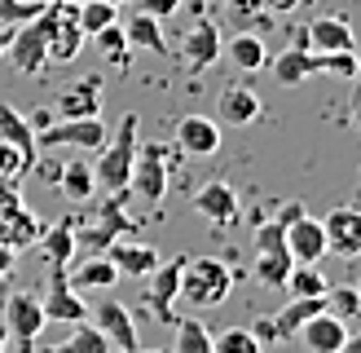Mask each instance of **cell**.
<instances>
[{
	"label": "cell",
	"instance_id": "obj_1",
	"mask_svg": "<svg viewBox=\"0 0 361 353\" xmlns=\"http://www.w3.org/2000/svg\"><path fill=\"white\" fill-rule=\"evenodd\" d=\"M137 111H128L119 119L115 137H106V146L97 150V164H93V176H97V190L106 194H123L128 190V176H133V159H137Z\"/></svg>",
	"mask_w": 361,
	"mask_h": 353
},
{
	"label": "cell",
	"instance_id": "obj_2",
	"mask_svg": "<svg viewBox=\"0 0 361 353\" xmlns=\"http://www.w3.org/2000/svg\"><path fill=\"white\" fill-rule=\"evenodd\" d=\"M58 18H62V5H44L35 18H27V23L13 27V40H9L5 58L13 62L18 76H44V66H49V31H53Z\"/></svg>",
	"mask_w": 361,
	"mask_h": 353
},
{
	"label": "cell",
	"instance_id": "obj_3",
	"mask_svg": "<svg viewBox=\"0 0 361 353\" xmlns=\"http://www.w3.org/2000/svg\"><path fill=\"white\" fill-rule=\"evenodd\" d=\"M229 287H233V270L216 256H194V261H185V270H180V296H185L194 309L225 305Z\"/></svg>",
	"mask_w": 361,
	"mask_h": 353
},
{
	"label": "cell",
	"instance_id": "obj_4",
	"mask_svg": "<svg viewBox=\"0 0 361 353\" xmlns=\"http://www.w3.org/2000/svg\"><path fill=\"white\" fill-rule=\"evenodd\" d=\"M168 150L159 146V141H146V146H137V159H133V176H128V194H137L141 203H164L168 194Z\"/></svg>",
	"mask_w": 361,
	"mask_h": 353
},
{
	"label": "cell",
	"instance_id": "obj_5",
	"mask_svg": "<svg viewBox=\"0 0 361 353\" xmlns=\"http://www.w3.org/2000/svg\"><path fill=\"white\" fill-rule=\"evenodd\" d=\"M106 124L102 115H88V119H53L35 133V150H58V146H75V150H102L106 146Z\"/></svg>",
	"mask_w": 361,
	"mask_h": 353
},
{
	"label": "cell",
	"instance_id": "obj_6",
	"mask_svg": "<svg viewBox=\"0 0 361 353\" xmlns=\"http://www.w3.org/2000/svg\"><path fill=\"white\" fill-rule=\"evenodd\" d=\"M0 323H5V331H9L23 349H31V345H35V335L49 327V318H44L40 296H31V292H13V296L5 300V318H0Z\"/></svg>",
	"mask_w": 361,
	"mask_h": 353
},
{
	"label": "cell",
	"instance_id": "obj_7",
	"mask_svg": "<svg viewBox=\"0 0 361 353\" xmlns=\"http://www.w3.org/2000/svg\"><path fill=\"white\" fill-rule=\"evenodd\" d=\"M322 229H326V252H335L339 261H357L361 256V208L339 203L322 217Z\"/></svg>",
	"mask_w": 361,
	"mask_h": 353
},
{
	"label": "cell",
	"instance_id": "obj_8",
	"mask_svg": "<svg viewBox=\"0 0 361 353\" xmlns=\"http://www.w3.org/2000/svg\"><path fill=\"white\" fill-rule=\"evenodd\" d=\"M180 270H185V261H159L154 265V274H150V282H146V305L150 313H154V323H176V313H172V300L180 296Z\"/></svg>",
	"mask_w": 361,
	"mask_h": 353
},
{
	"label": "cell",
	"instance_id": "obj_9",
	"mask_svg": "<svg viewBox=\"0 0 361 353\" xmlns=\"http://www.w3.org/2000/svg\"><path fill=\"white\" fill-rule=\"evenodd\" d=\"M194 212L203 221H212L216 229H233V225H238V212H243L238 190H233L229 181H207L203 190L194 194Z\"/></svg>",
	"mask_w": 361,
	"mask_h": 353
},
{
	"label": "cell",
	"instance_id": "obj_10",
	"mask_svg": "<svg viewBox=\"0 0 361 353\" xmlns=\"http://www.w3.org/2000/svg\"><path fill=\"white\" fill-rule=\"evenodd\" d=\"M88 318H93V327L111 340V349H119V353H137L141 349L137 345V323H133L128 305H119V300H102Z\"/></svg>",
	"mask_w": 361,
	"mask_h": 353
},
{
	"label": "cell",
	"instance_id": "obj_11",
	"mask_svg": "<svg viewBox=\"0 0 361 353\" xmlns=\"http://www.w3.org/2000/svg\"><path fill=\"white\" fill-rule=\"evenodd\" d=\"M40 305H44V318H49V323H84V318H88L84 296L66 282V274H62V270H53L49 292H44Z\"/></svg>",
	"mask_w": 361,
	"mask_h": 353
},
{
	"label": "cell",
	"instance_id": "obj_12",
	"mask_svg": "<svg viewBox=\"0 0 361 353\" xmlns=\"http://www.w3.org/2000/svg\"><path fill=\"white\" fill-rule=\"evenodd\" d=\"M300 340L309 353H344V340H348V327H344V318L331 313V309H322L313 313L309 323L300 327Z\"/></svg>",
	"mask_w": 361,
	"mask_h": 353
},
{
	"label": "cell",
	"instance_id": "obj_13",
	"mask_svg": "<svg viewBox=\"0 0 361 353\" xmlns=\"http://www.w3.org/2000/svg\"><path fill=\"white\" fill-rule=\"evenodd\" d=\"M176 146L185 155H198V159L216 155L221 150V124L207 115H180L176 119Z\"/></svg>",
	"mask_w": 361,
	"mask_h": 353
},
{
	"label": "cell",
	"instance_id": "obj_14",
	"mask_svg": "<svg viewBox=\"0 0 361 353\" xmlns=\"http://www.w3.org/2000/svg\"><path fill=\"white\" fill-rule=\"evenodd\" d=\"M286 252L295 256V265H317L326 256V229H322V221L304 212L295 225H286Z\"/></svg>",
	"mask_w": 361,
	"mask_h": 353
},
{
	"label": "cell",
	"instance_id": "obj_15",
	"mask_svg": "<svg viewBox=\"0 0 361 353\" xmlns=\"http://www.w3.org/2000/svg\"><path fill=\"white\" fill-rule=\"evenodd\" d=\"M58 119H88V115H102V76H84L71 88L58 93Z\"/></svg>",
	"mask_w": 361,
	"mask_h": 353
},
{
	"label": "cell",
	"instance_id": "obj_16",
	"mask_svg": "<svg viewBox=\"0 0 361 353\" xmlns=\"http://www.w3.org/2000/svg\"><path fill=\"white\" fill-rule=\"evenodd\" d=\"M106 256H111V265L119 270V278L123 274L128 278H150L154 265H159V252L150 243H141V239H115L111 247H106Z\"/></svg>",
	"mask_w": 361,
	"mask_h": 353
},
{
	"label": "cell",
	"instance_id": "obj_17",
	"mask_svg": "<svg viewBox=\"0 0 361 353\" xmlns=\"http://www.w3.org/2000/svg\"><path fill=\"white\" fill-rule=\"evenodd\" d=\"M221 31H216V23H194L185 31V40H180V62H185L190 71H207L216 58H221Z\"/></svg>",
	"mask_w": 361,
	"mask_h": 353
},
{
	"label": "cell",
	"instance_id": "obj_18",
	"mask_svg": "<svg viewBox=\"0 0 361 353\" xmlns=\"http://www.w3.org/2000/svg\"><path fill=\"white\" fill-rule=\"evenodd\" d=\"M309 76H317V53H313L309 40L300 35L291 49H282L278 58H274V80H278L282 88H295V84H304Z\"/></svg>",
	"mask_w": 361,
	"mask_h": 353
},
{
	"label": "cell",
	"instance_id": "obj_19",
	"mask_svg": "<svg viewBox=\"0 0 361 353\" xmlns=\"http://www.w3.org/2000/svg\"><path fill=\"white\" fill-rule=\"evenodd\" d=\"M264 111V102L251 93L247 84H229L221 102H216V115H221V124H233V128H247V124H256Z\"/></svg>",
	"mask_w": 361,
	"mask_h": 353
},
{
	"label": "cell",
	"instance_id": "obj_20",
	"mask_svg": "<svg viewBox=\"0 0 361 353\" xmlns=\"http://www.w3.org/2000/svg\"><path fill=\"white\" fill-rule=\"evenodd\" d=\"M304 40H309L313 53H339V49H357V31L344 18H313Z\"/></svg>",
	"mask_w": 361,
	"mask_h": 353
},
{
	"label": "cell",
	"instance_id": "obj_21",
	"mask_svg": "<svg viewBox=\"0 0 361 353\" xmlns=\"http://www.w3.org/2000/svg\"><path fill=\"white\" fill-rule=\"evenodd\" d=\"M322 309H331L326 296H291V305H286L282 313H269V318H274L278 340H291V335H300V327L309 323L313 313H322Z\"/></svg>",
	"mask_w": 361,
	"mask_h": 353
},
{
	"label": "cell",
	"instance_id": "obj_22",
	"mask_svg": "<svg viewBox=\"0 0 361 353\" xmlns=\"http://www.w3.org/2000/svg\"><path fill=\"white\" fill-rule=\"evenodd\" d=\"M66 282L75 292H106V287L119 282V270L111 265V256H88V261H80L75 270L66 274Z\"/></svg>",
	"mask_w": 361,
	"mask_h": 353
},
{
	"label": "cell",
	"instance_id": "obj_23",
	"mask_svg": "<svg viewBox=\"0 0 361 353\" xmlns=\"http://www.w3.org/2000/svg\"><path fill=\"white\" fill-rule=\"evenodd\" d=\"M0 141H9V146H18L23 150V159L35 168V128L27 124V115H18V106H9V102H0Z\"/></svg>",
	"mask_w": 361,
	"mask_h": 353
},
{
	"label": "cell",
	"instance_id": "obj_24",
	"mask_svg": "<svg viewBox=\"0 0 361 353\" xmlns=\"http://www.w3.org/2000/svg\"><path fill=\"white\" fill-rule=\"evenodd\" d=\"M123 35H128V44L133 49H146V53H159L164 58L168 53V40H164V27H159V18H150V13H133L128 23H123Z\"/></svg>",
	"mask_w": 361,
	"mask_h": 353
},
{
	"label": "cell",
	"instance_id": "obj_25",
	"mask_svg": "<svg viewBox=\"0 0 361 353\" xmlns=\"http://www.w3.org/2000/svg\"><path fill=\"white\" fill-rule=\"evenodd\" d=\"M84 40H88V35L80 31V23L62 13L58 23H53V31H49V62H71L84 49Z\"/></svg>",
	"mask_w": 361,
	"mask_h": 353
},
{
	"label": "cell",
	"instance_id": "obj_26",
	"mask_svg": "<svg viewBox=\"0 0 361 353\" xmlns=\"http://www.w3.org/2000/svg\"><path fill=\"white\" fill-rule=\"evenodd\" d=\"M58 186L71 203H84V199H93V190H97V176H93V164H84V159H71V164L58 168Z\"/></svg>",
	"mask_w": 361,
	"mask_h": 353
},
{
	"label": "cell",
	"instance_id": "obj_27",
	"mask_svg": "<svg viewBox=\"0 0 361 353\" xmlns=\"http://www.w3.org/2000/svg\"><path fill=\"white\" fill-rule=\"evenodd\" d=\"M40 256L53 265V270H66V261L75 256V225L58 221L53 229H44V234H40Z\"/></svg>",
	"mask_w": 361,
	"mask_h": 353
},
{
	"label": "cell",
	"instance_id": "obj_28",
	"mask_svg": "<svg viewBox=\"0 0 361 353\" xmlns=\"http://www.w3.org/2000/svg\"><path fill=\"white\" fill-rule=\"evenodd\" d=\"M221 53H229V62L238 66V71H260V66L269 62V53H264V40H260L256 31H247V27H243L238 35H233V40H229Z\"/></svg>",
	"mask_w": 361,
	"mask_h": 353
},
{
	"label": "cell",
	"instance_id": "obj_29",
	"mask_svg": "<svg viewBox=\"0 0 361 353\" xmlns=\"http://www.w3.org/2000/svg\"><path fill=\"white\" fill-rule=\"evenodd\" d=\"M44 353H111V340H106V335L84 318V323H71V335L62 345H53Z\"/></svg>",
	"mask_w": 361,
	"mask_h": 353
},
{
	"label": "cell",
	"instance_id": "obj_30",
	"mask_svg": "<svg viewBox=\"0 0 361 353\" xmlns=\"http://www.w3.org/2000/svg\"><path fill=\"white\" fill-rule=\"evenodd\" d=\"M291 270H295L291 252H256V265H251V274H256L260 287H286Z\"/></svg>",
	"mask_w": 361,
	"mask_h": 353
},
{
	"label": "cell",
	"instance_id": "obj_31",
	"mask_svg": "<svg viewBox=\"0 0 361 353\" xmlns=\"http://www.w3.org/2000/svg\"><path fill=\"white\" fill-rule=\"evenodd\" d=\"M88 40L97 44V53L111 66H128V58H133V44H128V35H123V27L119 23H111V27H102L97 35H88Z\"/></svg>",
	"mask_w": 361,
	"mask_h": 353
},
{
	"label": "cell",
	"instance_id": "obj_32",
	"mask_svg": "<svg viewBox=\"0 0 361 353\" xmlns=\"http://www.w3.org/2000/svg\"><path fill=\"white\" fill-rule=\"evenodd\" d=\"M176 345L172 353H212V331L203 327V318H176Z\"/></svg>",
	"mask_w": 361,
	"mask_h": 353
},
{
	"label": "cell",
	"instance_id": "obj_33",
	"mask_svg": "<svg viewBox=\"0 0 361 353\" xmlns=\"http://www.w3.org/2000/svg\"><path fill=\"white\" fill-rule=\"evenodd\" d=\"M286 292L291 296H326L331 292V278L317 270V265H295L291 278H286Z\"/></svg>",
	"mask_w": 361,
	"mask_h": 353
},
{
	"label": "cell",
	"instance_id": "obj_34",
	"mask_svg": "<svg viewBox=\"0 0 361 353\" xmlns=\"http://www.w3.org/2000/svg\"><path fill=\"white\" fill-rule=\"evenodd\" d=\"M317 76H339V80H357V76H361V58H357V49H339V53H317Z\"/></svg>",
	"mask_w": 361,
	"mask_h": 353
},
{
	"label": "cell",
	"instance_id": "obj_35",
	"mask_svg": "<svg viewBox=\"0 0 361 353\" xmlns=\"http://www.w3.org/2000/svg\"><path fill=\"white\" fill-rule=\"evenodd\" d=\"M212 353H264V345L251 335V327H225L212 335Z\"/></svg>",
	"mask_w": 361,
	"mask_h": 353
},
{
	"label": "cell",
	"instance_id": "obj_36",
	"mask_svg": "<svg viewBox=\"0 0 361 353\" xmlns=\"http://www.w3.org/2000/svg\"><path fill=\"white\" fill-rule=\"evenodd\" d=\"M75 23H80L84 35H97L102 27L115 23V5H111V0H84V5L75 9Z\"/></svg>",
	"mask_w": 361,
	"mask_h": 353
},
{
	"label": "cell",
	"instance_id": "obj_37",
	"mask_svg": "<svg viewBox=\"0 0 361 353\" xmlns=\"http://www.w3.org/2000/svg\"><path fill=\"white\" fill-rule=\"evenodd\" d=\"M40 9H44L40 0H0V27H18L27 18H35Z\"/></svg>",
	"mask_w": 361,
	"mask_h": 353
},
{
	"label": "cell",
	"instance_id": "obj_38",
	"mask_svg": "<svg viewBox=\"0 0 361 353\" xmlns=\"http://www.w3.org/2000/svg\"><path fill=\"white\" fill-rule=\"evenodd\" d=\"M256 252H286V229L278 221L256 225Z\"/></svg>",
	"mask_w": 361,
	"mask_h": 353
},
{
	"label": "cell",
	"instance_id": "obj_39",
	"mask_svg": "<svg viewBox=\"0 0 361 353\" xmlns=\"http://www.w3.org/2000/svg\"><path fill=\"white\" fill-rule=\"evenodd\" d=\"M31 164H27V159H23V150H18V146H9V141H0V172H5V176H13V172H27Z\"/></svg>",
	"mask_w": 361,
	"mask_h": 353
},
{
	"label": "cell",
	"instance_id": "obj_40",
	"mask_svg": "<svg viewBox=\"0 0 361 353\" xmlns=\"http://www.w3.org/2000/svg\"><path fill=\"white\" fill-rule=\"evenodd\" d=\"M225 9H229V18H238V23L247 27L251 18L260 13V0H225Z\"/></svg>",
	"mask_w": 361,
	"mask_h": 353
},
{
	"label": "cell",
	"instance_id": "obj_41",
	"mask_svg": "<svg viewBox=\"0 0 361 353\" xmlns=\"http://www.w3.org/2000/svg\"><path fill=\"white\" fill-rule=\"evenodd\" d=\"M137 9L150 13V18H172L180 9V0H137Z\"/></svg>",
	"mask_w": 361,
	"mask_h": 353
},
{
	"label": "cell",
	"instance_id": "obj_42",
	"mask_svg": "<svg viewBox=\"0 0 361 353\" xmlns=\"http://www.w3.org/2000/svg\"><path fill=\"white\" fill-rule=\"evenodd\" d=\"M300 217H304V203H286V208H282V212H278V217H274V221H278V225H282V229H286V225H295V221H300Z\"/></svg>",
	"mask_w": 361,
	"mask_h": 353
},
{
	"label": "cell",
	"instance_id": "obj_43",
	"mask_svg": "<svg viewBox=\"0 0 361 353\" xmlns=\"http://www.w3.org/2000/svg\"><path fill=\"white\" fill-rule=\"evenodd\" d=\"M251 335H256L260 345H269V340H278V331H274V318H260V323L251 327Z\"/></svg>",
	"mask_w": 361,
	"mask_h": 353
},
{
	"label": "cell",
	"instance_id": "obj_44",
	"mask_svg": "<svg viewBox=\"0 0 361 353\" xmlns=\"http://www.w3.org/2000/svg\"><path fill=\"white\" fill-rule=\"evenodd\" d=\"M264 5H269V9H278V13H291L300 0H264Z\"/></svg>",
	"mask_w": 361,
	"mask_h": 353
},
{
	"label": "cell",
	"instance_id": "obj_45",
	"mask_svg": "<svg viewBox=\"0 0 361 353\" xmlns=\"http://www.w3.org/2000/svg\"><path fill=\"white\" fill-rule=\"evenodd\" d=\"M9 40H13V27H0V58L9 53Z\"/></svg>",
	"mask_w": 361,
	"mask_h": 353
},
{
	"label": "cell",
	"instance_id": "obj_46",
	"mask_svg": "<svg viewBox=\"0 0 361 353\" xmlns=\"http://www.w3.org/2000/svg\"><path fill=\"white\" fill-rule=\"evenodd\" d=\"M9 265H13V252H9V247H5V243H0V274H5V270H9Z\"/></svg>",
	"mask_w": 361,
	"mask_h": 353
},
{
	"label": "cell",
	"instance_id": "obj_47",
	"mask_svg": "<svg viewBox=\"0 0 361 353\" xmlns=\"http://www.w3.org/2000/svg\"><path fill=\"white\" fill-rule=\"evenodd\" d=\"M344 353H361V331H357V335H348V340H344Z\"/></svg>",
	"mask_w": 361,
	"mask_h": 353
},
{
	"label": "cell",
	"instance_id": "obj_48",
	"mask_svg": "<svg viewBox=\"0 0 361 353\" xmlns=\"http://www.w3.org/2000/svg\"><path fill=\"white\" fill-rule=\"evenodd\" d=\"M137 353H172V349H137Z\"/></svg>",
	"mask_w": 361,
	"mask_h": 353
},
{
	"label": "cell",
	"instance_id": "obj_49",
	"mask_svg": "<svg viewBox=\"0 0 361 353\" xmlns=\"http://www.w3.org/2000/svg\"><path fill=\"white\" fill-rule=\"evenodd\" d=\"M5 335H9V331H5V323H0V349H5Z\"/></svg>",
	"mask_w": 361,
	"mask_h": 353
},
{
	"label": "cell",
	"instance_id": "obj_50",
	"mask_svg": "<svg viewBox=\"0 0 361 353\" xmlns=\"http://www.w3.org/2000/svg\"><path fill=\"white\" fill-rule=\"evenodd\" d=\"M357 300H361V278H357Z\"/></svg>",
	"mask_w": 361,
	"mask_h": 353
},
{
	"label": "cell",
	"instance_id": "obj_51",
	"mask_svg": "<svg viewBox=\"0 0 361 353\" xmlns=\"http://www.w3.org/2000/svg\"><path fill=\"white\" fill-rule=\"evenodd\" d=\"M111 5H123V0H111Z\"/></svg>",
	"mask_w": 361,
	"mask_h": 353
},
{
	"label": "cell",
	"instance_id": "obj_52",
	"mask_svg": "<svg viewBox=\"0 0 361 353\" xmlns=\"http://www.w3.org/2000/svg\"><path fill=\"white\" fill-rule=\"evenodd\" d=\"M111 353H119V349H111Z\"/></svg>",
	"mask_w": 361,
	"mask_h": 353
}]
</instances>
